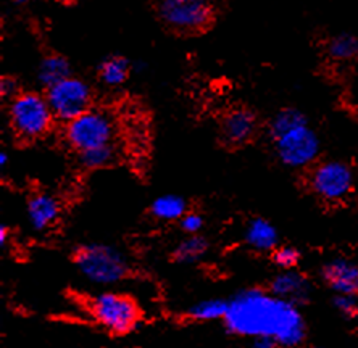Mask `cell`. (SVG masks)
Instances as JSON below:
<instances>
[{
	"label": "cell",
	"instance_id": "2",
	"mask_svg": "<svg viewBox=\"0 0 358 348\" xmlns=\"http://www.w3.org/2000/svg\"><path fill=\"white\" fill-rule=\"evenodd\" d=\"M224 0H152L162 28L176 38H199L217 26Z\"/></svg>",
	"mask_w": 358,
	"mask_h": 348
},
{
	"label": "cell",
	"instance_id": "30",
	"mask_svg": "<svg viewBox=\"0 0 358 348\" xmlns=\"http://www.w3.org/2000/svg\"><path fill=\"white\" fill-rule=\"evenodd\" d=\"M13 2H17V3H28V2H31V0H13Z\"/></svg>",
	"mask_w": 358,
	"mask_h": 348
},
{
	"label": "cell",
	"instance_id": "10",
	"mask_svg": "<svg viewBox=\"0 0 358 348\" xmlns=\"http://www.w3.org/2000/svg\"><path fill=\"white\" fill-rule=\"evenodd\" d=\"M259 116L247 105H234L226 110L220 118V142L229 150H238L249 145L259 134Z\"/></svg>",
	"mask_w": 358,
	"mask_h": 348
},
{
	"label": "cell",
	"instance_id": "21",
	"mask_svg": "<svg viewBox=\"0 0 358 348\" xmlns=\"http://www.w3.org/2000/svg\"><path fill=\"white\" fill-rule=\"evenodd\" d=\"M303 123H308L307 116L305 113L300 112L297 108H282L279 110V112L273 116L270 119V123H268V136L275 137L281 133H286V131L296 128L299 124H303Z\"/></svg>",
	"mask_w": 358,
	"mask_h": 348
},
{
	"label": "cell",
	"instance_id": "28",
	"mask_svg": "<svg viewBox=\"0 0 358 348\" xmlns=\"http://www.w3.org/2000/svg\"><path fill=\"white\" fill-rule=\"evenodd\" d=\"M10 235H12V231H10V228L7 224H2L0 226V247L7 245V239H10Z\"/></svg>",
	"mask_w": 358,
	"mask_h": 348
},
{
	"label": "cell",
	"instance_id": "9",
	"mask_svg": "<svg viewBox=\"0 0 358 348\" xmlns=\"http://www.w3.org/2000/svg\"><path fill=\"white\" fill-rule=\"evenodd\" d=\"M310 189L318 198L328 203L345 200L354 191V170L341 160H326L313 166L308 177Z\"/></svg>",
	"mask_w": 358,
	"mask_h": 348
},
{
	"label": "cell",
	"instance_id": "29",
	"mask_svg": "<svg viewBox=\"0 0 358 348\" xmlns=\"http://www.w3.org/2000/svg\"><path fill=\"white\" fill-rule=\"evenodd\" d=\"M7 160H8V155L5 154V152H2V154H0V166L5 168V165H7Z\"/></svg>",
	"mask_w": 358,
	"mask_h": 348
},
{
	"label": "cell",
	"instance_id": "26",
	"mask_svg": "<svg viewBox=\"0 0 358 348\" xmlns=\"http://www.w3.org/2000/svg\"><path fill=\"white\" fill-rule=\"evenodd\" d=\"M21 91L23 89H21L18 79H15L13 76H2V79H0V96L5 102L13 100Z\"/></svg>",
	"mask_w": 358,
	"mask_h": 348
},
{
	"label": "cell",
	"instance_id": "11",
	"mask_svg": "<svg viewBox=\"0 0 358 348\" xmlns=\"http://www.w3.org/2000/svg\"><path fill=\"white\" fill-rule=\"evenodd\" d=\"M26 219L29 228L39 234H47L60 223L63 205L55 194L36 191L26 200Z\"/></svg>",
	"mask_w": 358,
	"mask_h": 348
},
{
	"label": "cell",
	"instance_id": "17",
	"mask_svg": "<svg viewBox=\"0 0 358 348\" xmlns=\"http://www.w3.org/2000/svg\"><path fill=\"white\" fill-rule=\"evenodd\" d=\"M229 298L223 297H210L202 298L192 303L184 311V316L192 323H213L221 321L223 323L226 313H228Z\"/></svg>",
	"mask_w": 358,
	"mask_h": 348
},
{
	"label": "cell",
	"instance_id": "25",
	"mask_svg": "<svg viewBox=\"0 0 358 348\" xmlns=\"http://www.w3.org/2000/svg\"><path fill=\"white\" fill-rule=\"evenodd\" d=\"M179 228L186 235L191 234H200L205 228V218L203 215H200L199 212H194V210H189V212L179 219Z\"/></svg>",
	"mask_w": 358,
	"mask_h": 348
},
{
	"label": "cell",
	"instance_id": "31",
	"mask_svg": "<svg viewBox=\"0 0 358 348\" xmlns=\"http://www.w3.org/2000/svg\"><path fill=\"white\" fill-rule=\"evenodd\" d=\"M308 348H323V347H308Z\"/></svg>",
	"mask_w": 358,
	"mask_h": 348
},
{
	"label": "cell",
	"instance_id": "20",
	"mask_svg": "<svg viewBox=\"0 0 358 348\" xmlns=\"http://www.w3.org/2000/svg\"><path fill=\"white\" fill-rule=\"evenodd\" d=\"M118 147L117 144H108L102 147H96V149L84 150L81 154H76V160L80 166L87 171L96 170H105V168L115 165L118 160Z\"/></svg>",
	"mask_w": 358,
	"mask_h": 348
},
{
	"label": "cell",
	"instance_id": "12",
	"mask_svg": "<svg viewBox=\"0 0 358 348\" xmlns=\"http://www.w3.org/2000/svg\"><path fill=\"white\" fill-rule=\"evenodd\" d=\"M266 289L300 308L310 302L313 293V286L310 279L297 270H279L270 279Z\"/></svg>",
	"mask_w": 358,
	"mask_h": 348
},
{
	"label": "cell",
	"instance_id": "7",
	"mask_svg": "<svg viewBox=\"0 0 358 348\" xmlns=\"http://www.w3.org/2000/svg\"><path fill=\"white\" fill-rule=\"evenodd\" d=\"M278 160L292 170L312 166L320 155V137L308 123L271 137Z\"/></svg>",
	"mask_w": 358,
	"mask_h": 348
},
{
	"label": "cell",
	"instance_id": "18",
	"mask_svg": "<svg viewBox=\"0 0 358 348\" xmlns=\"http://www.w3.org/2000/svg\"><path fill=\"white\" fill-rule=\"evenodd\" d=\"M68 76H71V65L63 55L52 52L41 60L38 68V81L44 87V91Z\"/></svg>",
	"mask_w": 358,
	"mask_h": 348
},
{
	"label": "cell",
	"instance_id": "23",
	"mask_svg": "<svg viewBox=\"0 0 358 348\" xmlns=\"http://www.w3.org/2000/svg\"><path fill=\"white\" fill-rule=\"evenodd\" d=\"M300 260H302V255L292 245H278L271 252V261L278 270H296Z\"/></svg>",
	"mask_w": 358,
	"mask_h": 348
},
{
	"label": "cell",
	"instance_id": "32",
	"mask_svg": "<svg viewBox=\"0 0 358 348\" xmlns=\"http://www.w3.org/2000/svg\"><path fill=\"white\" fill-rule=\"evenodd\" d=\"M244 348H252V345H249V347H244Z\"/></svg>",
	"mask_w": 358,
	"mask_h": 348
},
{
	"label": "cell",
	"instance_id": "24",
	"mask_svg": "<svg viewBox=\"0 0 358 348\" xmlns=\"http://www.w3.org/2000/svg\"><path fill=\"white\" fill-rule=\"evenodd\" d=\"M333 307L345 319H355L358 316V295L334 293Z\"/></svg>",
	"mask_w": 358,
	"mask_h": 348
},
{
	"label": "cell",
	"instance_id": "16",
	"mask_svg": "<svg viewBox=\"0 0 358 348\" xmlns=\"http://www.w3.org/2000/svg\"><path fill=\"white\" fill-rule=\"evenodd\" d=\"M210 240L203 234L184 235L171 252V260L178 265H197L208 255Z\"/></svg>",
	"mask_w": 358,
	"mask_h": 348
},
{
	"label": "cell",
	"instance_id": "27",
	"mask_svg": "<svg viewBox=\"0 0 358 348\" xmlns=\"http://www.w3.org/2000/svg\"><path fill=\"white\" fill-rule=\"evenodd\" d=\"M250 345H252V348H286V347H282V345L276 344V342H273V340H266V339H262V340H252V342H250Z\"/></svg>",
	"mask_w": 358,
	"mask_h": 348
},
{
	"label": "cell",
	"instance_id": "14",
	"mask_svg": "<svg viewBox=\"0 0 358 348\" xmlns=\"http://www.w3.org/2000/svg\"><path fill=\"white\" fill-rule=\"evenodd\" d=\"M244 244L257 253H271L279 245V232L270 219L254 216L245 223Z\"/></svg>",
	"mask_w": 358,
	"mask_h": 348
},
{
	"label": "cell",
	"instance_id": "1",
	"mask_svg": "<svg viewBox=\"0 0 358 348\" xmlns=\"http://www.w3.org/2000/svg\"><path fill=\"white\" fill-rule=\"evenodd\" d=\"M223 326L229 335L250 342L266 339L286 348L302 347L307 339L300 307L263 287H244L231 295Z\"/></svg>",
	"mask_w": 358,
	"mask_h": 348
},
{
	"label": "cell",
	"instance_id": "4",
	"mask_svg": "<svg viewBox=\"0 0 358 348\" xmlns=\"http://www.w3.org/2000/svg\"><path fill=\"white\" fill-rule=\"evenodd\" d=\"M57 123L45 94L21 91L8 102V126L21 145L36 144L52 133Z\"/></svg>",
	"mask_w": 358,
	"mask_h": 348
},
{
	"label": "cell",
	"instance_id": "15",
	"mask_svg": "<svg viewBox=\"0 0 358 348\" xmlns=\"http://www.w3.org/2000/svg\"><path fill=\"white\" fill-rule=\"evenodd\" d=\"M191 210L187 198L179 194H163L152 200L149 213L160 223H179V219Z\"/></svg>",
	"mask_w": 358,
	"mask_h": 348
},
{
	"label": "cell",
	"instance_id": "13",
	"mask_svg": "<svg viewBox=\"0 0 358 348\" xmlns=\"http://www.w3.org/2000/svg\"><path fill=\"white\" fill-rule=\"evenodd\" d=\"M321 281L333 293L358 295V265L347 258H333L320 270Z\"/></svg>",
	"mask_w": 358,
	"mask_h": 348
},
{
	"label": "cell",
	"instance_id": "22",
	"mask_svg": "<svg viewBox=\"0 0 358 348\" xmlns=\"http://www.w3.org/2000/svg\"><path fill=\"white\" fill-rule=\"evenodd\" d=\"M326 52L336 61H350L358 57V39L347 33L338 34L328 42Z\"/></svg>",
	"mask_w": 358,
	"mask_h": 348
},
{
	"label": "cell",
	"instance_id": "19",
	"mask_svg": "<svg viewBox=\"0 0 358 348\" xmlns=\"http://www.w3.org/2000/svg\"><path fill=\"white\" fill-rule=\"evenodd\" d=\"M99 81L107 87H120L131 76V61L126 57L112 55L100 61L97 68Z\"/></svg>",
	"mask_w": 358,
	"mask_h": 348
},
{
	"label": "cell",
	"instance_id": "3",
	"mask_svg": "<svg viewBox=\"0 0 358 348\" xmlns=\"http://www.w3.org/2000/svg\"><path fill=\"white\" fill-rule=\"evenodd\" d=\"M71 260L78 273L99 287L117 286L134 273L131 258L117 245L103 242L81 244L73 252Z\"/></svg>",
	"mask_w": 358,
	"mask_h": 348
},
{
	"label": "cell",
	"instance_id": "6",
	"mask_svg": "<svg viewBox=\"0 0 358 348\" xmlns=\"http://www.w3.org/2000/svg\"><path fill=\"white\" fill-rule=\"evenodd\" d=\"M118 124L115 116L103 108L92 107L86 113L63 124L62 137L68 149L81 154L96 147L115 144Z\"/></svg>",
	"mask_w": 358,
	"mask_h": 348
},
{
	"label": "cell",
	"instance_id": "5",
	"mask_svg": "<svg viewBox=\"0 0 358 348\" xmlns=\"http://www.w3.org/2000/svg\"><path fill=\"white\" fill-rule=\"evenodd\" d=\"M86 311L99 328L112 335H128L142 323V308L131 293L100 290L86 300Z\"/></svg>",
	"mask_w": 358,
	"mask_h": 348
},
{
	"label": "cell",
	"instance_id": "8",
	"mask_svg": "<svg viewBox=\"0 0 358 348\" xmlns=\"http://www.w3.org/2000/svg\"><path fill=\"white\" fill-rule=\"evenodd\" d=\"M44 94L55 119L62 121L63 124L96 107V94L91 84L73 75L45 89Z\"/></svg>",
	"mask_w": 358,
	"mask_h": 348
}]
</instances>
